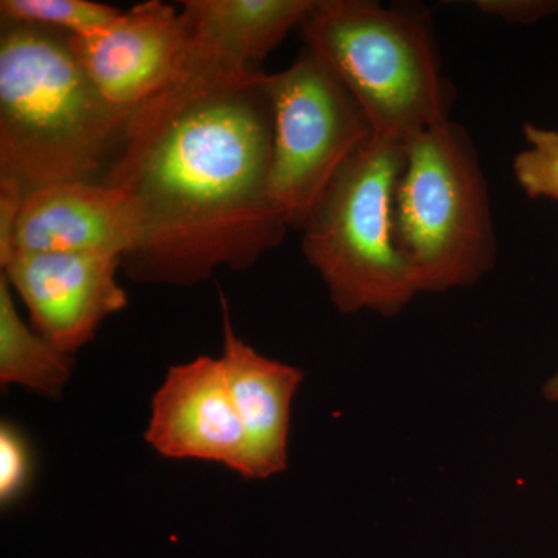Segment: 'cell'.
<instances>
[{
	"mask_svg": "<svg viewBox=\"0 0 558 558\" xmlns=\"http://www.w3.org/2000/svg\"><path fill=\"white\" fill-rule=\"evenodd\" d=\"M263 70L190 61L189 72L134 110L101 182L134 208L124 256L142 284L194 286L244 270L289 229L271 189L274 120Z\"/></svg>",
	"mask_w": 558,
	"mask_h": 558,
	"instance_id": "6da1fadb",
	"label": "cell"
},
{
	"mask_svg": "<svg viewBox=\"0 0 558 558\" xmlns=\"http://www.w3.org/2000/svg\"><path fill=\"white\" fill-rule=\"evenodd\" d=\"M134 112L113 106L87 75L72 35L2 21L0 178L28 191L101 182Z\"/></svg>",
	"mask_w": 558,
	"mask_h": 558,
	"instance_id": "7a4b0ae2",
	"label": "cell"
},
{
	"mask_svg": "<svg viewBox=\"0 0 558 558\" xmlns=\"http://www.w3.org/2000/svg\"><path fill=\"white\" fill-rule=\"evenodd\" d=\"M354 98L373 137L405 146L449 119L444 78L428 11L369 0H314L300 25Z\"/></svg>",
	"mask_w": 558,
	"mask_h": 558,
	"instance_id": "3957f363",
	"label": "cell"
},
{
	"mask_svg": "<svg viewBox=\"0 0 558 558\" xmlns=\"http://www.w3.org/2000/svg\"><path fill=\"white\" fill-rule=\"evenodd\" d=\"M402 145L371 137L341 168L304 223V256L341 314L396 317L421 293L395 229Z\"/></svg>",
	"mask_w": 558,
	"mask_h": 558,
	"instance_id": "277c9868",
	"label": "cell"
},
{
	"mask_svg": "<svg viewBox=\"0 0 558 558\" xmlns=\"http://www.w3.org/2000/svg\"><path fill=\"white\" fill-rule=\"evenodd\" d=\"M395 193L396 240L421 293L468 288L494 269V216L469 132L447 120L403 146Z\"/></svg>",
	"mask_w": 558,
	"mask_h": 558,
	"instance_id": "5b68a950",
	"label": "cell"
},
{
	"mask_svg": "<svg viewBox=\"0 0 558 558\" xmlns=\"http://www.w3.org/2000/svg\"><path fill=\"white\" fill-rule=\"evenodd\" d=\"M274 120L271 189L289 229L301 230L332 180L373 132L328 62L310 47L266 75Z\"/></svg>",
	"mask_w": 558,
	"mask_h": 558,
	"instance_id": "8992f818",
	"label": "cell"
},
{
	"mask_svg": "<svg viewBox=\"0 0 558 558\" xmlns=\"http://www.w3.org/2000/svg\"><path fill=\"white\" fill-rule=\"evenodd\" d=\"M72 47L102 97L128 112L182 80L191 61L182 13L160 0L123 11L95 35L72 36Z\"/></svg>",
	"mask_w": 558,
	"mask_h": 558,
	"instance_id": "52a82bcc",
	"label": "cell"
},
{
	"mask_svg": "<svg viewBox=\"0 0 558 558\" xmlns=\"http://www.w3.org/2000/svg\"><path fill=\"white\" fill-rule=\"evenodd\" d=\"M121 266L119 256L89 253H14L0 264L31 312L33 328L69 355L94 340L109 315L128 306L117 281Z\"/></svg>",
	"mask_w": 558,
	"mask_h": 558,
	"instance_id": "ba28073f",
	"label": "cell"
},
{
	"mask_svg": "<svg viewBox=\"0 0 558 558\" xmlns=\"http://www.w3.org/2000/svg\"><path fill=\"white\" fill-rule=\"evenodd\" d=\"M145 439L161 457L219 462L252 480L247 438L220 357L201 355L168 369Z\"/></svg>",
	"mask_w": 558,
	"mask_h": 558,
	"instance_id": "9c48e42d",
	"label": "cell"
},
{
	"mask_svg": "<svg viewBox=\"0 0 558 558\" xmlns=\"http://www.w3.org/2000/svg\"><path fill=\"white\" fill-rule=\"evenodd\" d=\"M137 242L131 202L102 182H65L28 191L5 263L14 253L124 256Z\"/></svg>",
	"mask_w": 558,
	"mask_h": 558,
	"instance_id": "30bf717a",
	"label": "cell"
},
{
	"mask_svg": "<svg viewBox=\"0 0 558 558\" xmlns=\"http://www.w3.org/2000/svg\"><path fill=\"white\" fill-rule=\"evenodd\" d=\"M223 306V369L247 438L252 480H267L288 468L292 402L303 373L259 354L234 333Z\"/></svg>",
	"mask_w": 558,
	"mask_h": 558,
	"instance_id": "8fae6325",
	"label": "cell"
},
{
	"mask_svg": "<svg viewBox=\"0 0 558 558\" xmlns=\"http://www.w3.org/2000/svg\"><path fill=\"white\" fill-rule=\"evenodd\" d=\"M314 0H185L183 20L191 36V60L233 70H260Z\"/></svg>",
	"mask_w": 558,
	"mask_h": 558,
	"instance_id": "7c38bea8",
	"label": "cell"
},
{
	"mask_svg": "<svg viewBox=\"0 0 558 558\" xmlns=\"http://www.w3.org/2000/svg\"><path fill=\"white\" fill-rule=\"evenodd\" d=\"M73 355L54 348L21 318L9 279L0 275V384L58 399L73 373Z\"/></svg>",
	"mask_w": 558,
	"mask_h": 558,
	"instance_id": "4fadbf2b",
	"label": "cell"
},
{
	"mask_svg": "<svg viewBox=\"0 0 558 558\" xmlns=\"http://www.w3.org/2000/svg\"><path fill=\"white\" fill-rule=\"evenodd\" d=\"M123 10L89 0H2V21L90 36L109 27Z\"/></svg>",
	"mask_w": 558,
	"mask_h": 558,
	"instance_id": "5bb4252c",
	"label": "cell"
},
{
	"mask_svg": "<svg viewBox=\"0 0 558 558\" xmlns=\"http://www.w3.org/2000/svg\"><path fill=\"white\" fill-rule=\"evenodd\" d=\"M527 148L513 159V174L521 190L532 199L558 201V131L526 123Z\"/></svg>",
	"mask_w": 558,
	"mask_h": 558,
	"instance_id": "9a60e30c",
	"label": "cell"
},
{
	"mask_svg": "<svg viewBox=\"0 0 558 558\" xmlns=\"http://www.w3.org/2000/svg\"><path fill=\"white\" fill-rule=\"evenodd\" d=\"M32 458L27 440L9 422L0 425V502L3 508L21 497L31 480Z\"/></svg>",
	"mask_w": 558,
	"mask_h": 558,
	"instance_id": "2e32d148",
	"label": "cell"
},
{
	"mask_svg": "<svg viewBox=\"0 0 558 558\" xmlns=\"http://www.w3.org/2000/svg\"><path fill=\"white\" fill-rule=\"evenodd\" d=\"M473 5L481 13L510 24H532L558 10V2L553 0H476Z\"/></svg>",
	"mask_w": 558,
	"mask_h": 558,
	"instance_id": "e0dca14e",
	"label": "cell"
},
{
	"mask_svg": "<svg viewBox=\"0 0 558 558\" xmlns=\"http://www.w3.org/2000/svg\"><path fill=\"white\" fill-rule=\"evenodd\" d=\"M24 197L25 191L16 180L0 178V258L9 253Z\"/></svg>",
	"mask_w": 558,
	"mask_h": 558,
	"instance_id": "ac0fdd59",
	"label": "cell"
},
{
	"mask_svg": "<svg viewBox=\"0 0 558 558\" xmlns=\"http://www.w3.org/2000/svg\"><path fill=\"white\" fill-rule=\"evenodd\" d=\"M543 392H545L546 399H549L550 402H558V373L556 376L550 377L548 384L543 388Z\"/></svg>",
	"mask_w": 558,
	"mask_h": 558,
	"instance_id": "d6986e66",
	"label": "cell"
}]
</instances>
